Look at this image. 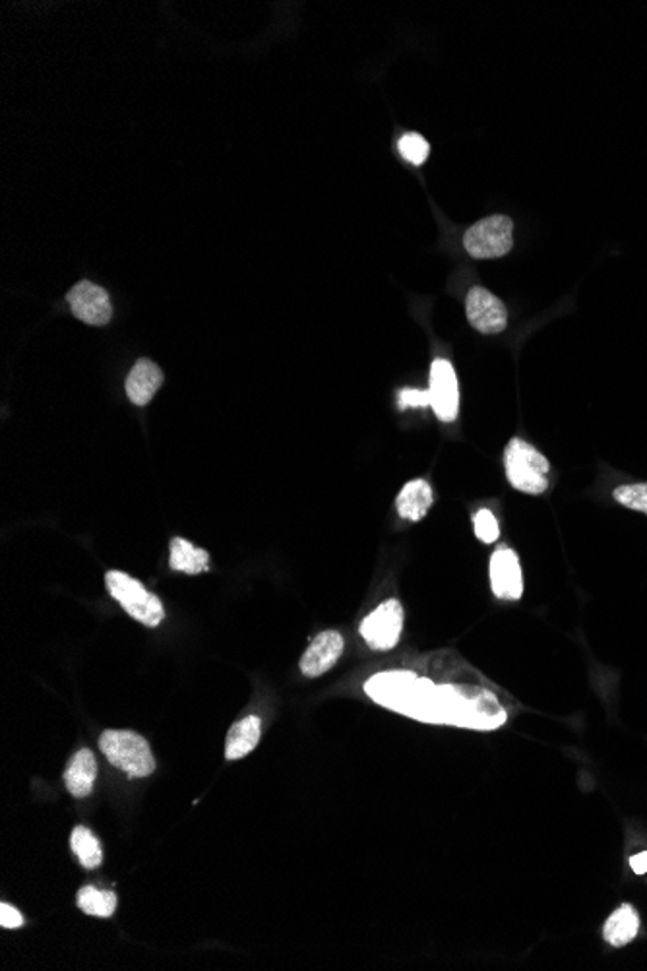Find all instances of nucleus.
Wrapping results in <instances>:
<instances>
[{"instance_id": "aec40b11", "label": "nucleus", "mask_w": 647, "mask_h": 971, "mask_svg": "<svg viewBox=\"0 0 647 971\" xmlns=\"http://www.w3.org/2000/svg\"><path fill=\"white\" fill-rule=\"evenodd\" d=\"M618 505L626 506L636 513L646 514L647 516V483H632V485H623L616 487L613 493Z\"/></svg>"}, {"instance_id": "9b49d317", "label": "nucleus", "mask_w": 647, "mask_h": 971, "mask_svg": "<svg viewBox=\"0 0 647 971\" xmlns=\"http://www.w3.org/2000/svg\"><path fill=\"white\" fill-rule=\"evenodd\" d=\"M490 585L500 600H520L523 593L520 559L508 547H500L490 559Z\"/></svg>"}, {"instance_id": "f03ea898", "label": "nucleus", "mask_w": 647, "mask_h": 971, "mask_svg": "<svg viewBox=\"0 0 647 971\" xmlns=\"http://www.w3.org/2000/svg\"><path fill=\"white\" fill-rule=\"evenodd\" d=\"M99 749L113 767L128 778H148L156 772V759L150 742L142 735L127 729H107L99 737Z\"/></svg>"}, {"instance_id": "393cba45", "label": "nucleus", "mask_w": 647, "mask_h": 971, "mask_svg": "<svg viewBox=\"0 0 647 971\" xmlns=\"http://www.w3.org/2000/svg\"><path fill=\"white\" fill-rule=\"evenodd\" d=\"M630 867L636 875H646L647 873V852L638 853L630 859Z\"/></svg>"}, {"instance_id": "ddd939ff", "label": "nucleus", "mask_w": 647, "mask_h": 971, "mask_svg": "<svg viewBox=\"0 0 647 971\" xmlns=\"http://www.w3.org/2000/svg\"><path fill=\"white\" fill-rule=\"evenodd\" d=\"M97 762L92 750L82 749L68 760L64 770V785L72 798H87L94 791Z\"/></svg>"}, {"instance_id": "5701e85b", "label": "nucleus", "mask_w": 647, "mask_h": 971, "mask_svg": "<svg viewBox=\"0 0 647 971\" xmlns=\"http://www.w3.org/2000/svg\"><path fill=\"white\" fill-rule=\"evenodd\" d=\"M400 405H402L403 410L405 408H426V405H431V392L428 390H413V388H405L400 392Z\"/></svg>"}, {"instance_id": "dca6fc26", "label": "nucleus", "mask_w": 647, "mask_h": 971, "mask_svg": "<svg viewBox=\"0 0 647 971\" xmlns=\"http://www.w3.org/2000/svg\"><path fill=\"white\" fill-rule=\"evenodd\" d=\"M638 911L632 908L630 904H624L605 921L603 939L607 940L611 947L623 948L638 937Z\"/></svg>"}, {"instance_id": "b1692460", "label": "nucleus", "mask_w": 647, "mask_h": 971, "mask_svg": "<svg viewBox=\"0 0 647 971\" xmlns=\"http://www.w3.org/2000/svg\"><path fill=\"white\" fill-rule=\"evenodd\" d=\"M0 925L4 929H20L24 925V917H22V914L17 908H12L10 904H2L0 906Z\"/></svg>"}, {"instance_id": "20e7f679", "label": "nucleus", "mask_w": 647, "mask_h": 971, "mask_svg": "<svg viewBox=\"0 0 647 971\" xmlns=\"http://www.w3.org/2000/svg\"><path fill=\"white\" fill-rule=\"evenodd\" d=\"M105 584L109 588L113 600L119 601L128 615L136 619L138 623H142L144 626L153 629L166 619V609H163V603L158 595L148 592L140 580H136L127 572H120V570L107 572Z\"/></svg>"}, {"instance_id": "9d476101", "label": "nucleus", "mask_w": 647, "mask_h": 971, "mask_svg": "<svg viewBox=\"0 0 647 971\" xmlns=\"http://www.w3.org/2000/svg\"><path fill=\"white\" fill-rule=\"evenodd\" d=\"M341 654H343V636L340 632H320L300 657V673L310 679L320 677L338 664Z\"/></svg>"}, {"instance_id": "412c9836", "label": "nucleus", "mask_w": 647, "mask_h": 971, "mask_svg": "<svg viewBox=\"0 0 647 971\" xmlns=\"http://www.w3.org/2000/svg\"><path fill=\"white\" fill-rule=\"evenodd\" d=\"M397 150H400L403 158L407 159L413 166H423L426 158H428V154H431V146H428V143H426L423 136L410 133V135H403L402 138H400Z\"/></svg>"}, {"instance_id": "4468645a", "label": "nucleus", "mask_w": 647, "mask_h": 971, "mask_svg": "<svg viewBox=\"0 0 647 971\" xmlns=\"http://www.w3.org/2000/svg\"><path fill=\"white\" fill-rule=\"evenodd\" d=\"M262 737V721L258 716H246L245 719L237 721L231 727L225 741V759L238 760L245 759L246 754H251Z\"/></svg>"}, {"instance_id": "0eeeda50", "label": "nucleus", "mask_w": 647, "mask_h": 971, "mask_svg": "<svg viewBox=\"0 0 647 971\" xmlns=\"http://www.w3.org/2000/svg\"><path fill=\"white\" fill-rule=\"evenodd\" d=\"M431 408L436 418L450 423L458 418L459 387L458 377L448 359H435L431 367Z\"/></svg>"}, {"instance_id": "6e6552de", "label": "nucleus", "mask_w": 647, "mask_h": 971, "mask_svg": "<svg viewBox=\"0 0 647 971\" xmlns=\"http://www.w3.org/2000/svg\"><path fill=\"white\" fill-rule=\"evenodd\" d=\"M66 300H68L72 315L82 323L105 326L112 320L113 307L109 293L87 279L74 285L66 295Z\"/></svg>"}, {"instance_id": "39448f33", "label": "nucleus", "mask_w": 647, "mask_h": 971, "mask_svg": "<svg viewBox=\"0 0 647 971\" xmlns=\"http://www.w3.org/2000/svg\"><path fill=\"white\" fill-rule=\"evenodd\" d=\"M467 253L479 261L500 258L513 246V222L508 215H489L475 223L464 235Z\"/></svg>"}, {"instance_id": "f8f14e48", "label": "nucleus", "mask_w": 647, "mask_h": 971, "mask_svg": "<svg viewBox=\"0 0 647 971\" xmlns=\"http://www.w3.org/2000/svg\"><path fill=\"white\" fill-rule=\"evenodd\" d=\"M163 384V372L150 359L136 361L127 377V395L135 405H148L159 387Z\"/></svg>"}, {"instance_id": "4be33fe9", "label": "nucleus", "mask_w": 647, "mask_h": 971, "mask_svg": "<svg viewBox=\"0 0 647 971\" xmlns=\"http://www.w3.org/2000/svg\"><path fill=\"white\" fill-rule=\"evenodd\" d=\"M474 526L475 536L479 537L482 543H495L498 536H500V529H498V521L497 518H495V514L490 513V510H485V508L475 514Z\"/></svg>"}, {"instance_id": "1a4fd4ad", "label": "nucleus", "mask_w": 647, "mask_h": 971, "mask_svg": "<svg viewBox=\"0 0 647 971\" xmlns=\"http://www.w3.org/2000/svg\"><path fill=\"white\" fill-rule=\"evenodd\" d=\"M467 320L477 333L500 334L508 324L505 303L485 287H474L467 293Z\"/></svg>"}, {"instance_id": "f257e3e1", "label": "nucleus", "mask_w": 647, "mask_h": 971, "mask_svg": "<svg viewBox=\"0 0 647 971\" xmlns=\"http://www.w3.org/2000/svg\"><path fill=\"white\" fill-rule=\"evenodd\" d=\"M364 693L388 710L425 724L492 731L506 724L497 696L482 687L435 685L410 672H386L367 680Z\"/></svg>"}, {"instance_id": "f3484780", "label": "nucleus", "mask_w": 647, "mask_h": 971, "mask_svg": "<svg viewBox=\"0 0 647 971\" xmlns=\"http://www.w3.org/2000/svg\"><path fill=\"white\" fill-rule=\"evenodd\" d=\"M171 557H169V567L177 572L184 574H200L210 570V555L204 549L192 546L182 537H173L171 539Z\"/></svg>"}, {"instance_id": "2eb2a0df", "label": "nucleus", "mask_w": 647, "mask_h": 971, "mask_svg": "<svg viewBox=\"0 0 647 971\" xmlns=\"http://www.w3.org/2000/svg\"><path fill=\"white\" fill-rule=\"evenodd\" d=\"M395 506L405 520H423L433 506V487L425 479L405 483L402 493L395 498Z\"/></svg>"}, {"instance_id": "a211bd4d", "label": "nucleus", "mask_w": 647, "mask_h": 971, "mask_svg": "<svg viewBox=\"0 0 647 971\" xmlns=\"http://www.w3.org/2000/svg\"><path fill=\"white\" fill-rule=\"evenodd\" d=\"M71 847L84 869L94 870L102 865V845H99V840L94 836V832L86 826H76L72 830Z\"/></svg>"}, {"instance_id": "7ed1b4c3", "label": "nucleus", "mask_w": 647, "mask_h": 971, "mask_svg": "<svg viewBox=\"0 0 647 971\" xmlns=\"http://www.w3.org/2000/svg\"><path fill=\"white\" fill-rule=\"evenodd\" d=\"M505 466L508 482L512 483L513 489L528 495H541L549 487V460L526 441H510L506 446Z\"/></svg>"}, {"instance_id": "6ab92c4d", "label": "nucleus", "mask_w": 647, "mask_h": 971, "mask_svg": "<svg viewBox=\"0 0 647 971\" xmlns=\"http://www.w3.org/2000/svg\"><path fill=\"white\" fill-rule=\"evenodd\" d=\"M78 908L92 917L107 919L117 909V896L112 890H99L95 886H84L78 893Z\"/></svg>"}, {"instance_id": "423d86ee", "label": "nucleus", "mask_w": 647, "mask_h": 971, "mask_svg": "<svg viewBox=\"0 0 647 971\" xmlns=\"http://www.w3.org/2000/svg\"><path fill=\"white\" fill-rule=\"evenodd\" d=\"M361 636L372 650H392L403 631V608L397 600H388L361 623Z\"/></svg>"}]
</instances>
